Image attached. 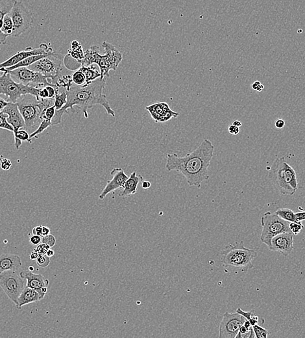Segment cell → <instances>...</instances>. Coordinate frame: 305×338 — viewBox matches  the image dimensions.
Masks as SVG:
<instances>
[{"mask_svg": "<svg viewBox=\"0 0 305 338\" xmlns=\"http://www.w3.org/2000/svg\"><path fill=\"white\" fill-rule=\"evenodd\" d=\"M62 57L54 51L48 56L28 66V68L42 74L47 79L51 80L50 81L52 82L59 77L60 72L62 70Z\"/></svg>", "mask_w": 305, "mask_h": 338, "instance_id": "obj_8", "label": "cell"}, {"mask_svg": "<svg viewBox=\"0 0 305 338\" xmlns=\"http://www.w3.org/2000/svg\"><path fill=\"white\" fill-rule=\"evenodd\" d=\"M110 175L113 176V179L107 181V185L99 195L100 200H103L107 195L116 189L123 188L129 177L122 168H114L111 171Z\"/></svg>", "mask_w": 305, "mask_h": 338, "instance_id": "obj_16", "label": "cell"}, {"mask_svg": "<svg viewBox=\"0 0 305 338\" xmlns=\"http://www.w3.org/2000/svg\"><path fill=\"white\" fill-rule=\"evenodd\" d=\"M50 228L42 226V236L48 235V234H50Z\"/></svg>", "mask_w": 305, "mask_h": 338, "instance_id": "obj_52", "label": "cell"}, {"mask_svg": "<svg viewBox=\"0 0 305 338\" xmlns=\"http://www.w3.org/2000/svg\"><path fill=\"white\" fill-rule=\"evenodd\" d=\"M50 258L46 255H39L36 259L37 264L42 268L48 267L50 265Z\"/></svg>", "mask_w": 305, "mask_h": 338, "instance_id": "obj_39", "label": "cell"}, {"mask_svg": "<svg viewBox=\"0 0 305 338\" xmlns=\"http://www.w3.org/2000/svg\"><path fill=\"white\" fill-rule=\"evenodd\" d=\"M243 325L244 327L246 328H247V329H249V328H251L252 327L251 323H250V322L248 321V319H246L245 322H244Z\"/></svg>", "mask_w": 305, "mask_h": 338, "instance_id": "obj_56", "label": "cell"}, {"mask_svg": "<svg viewBox=\"0 0 305 338\" xmlns=\"http://www.w3.org/2000/svg\"><path fill=\"white\" fill-rule=\"evenodd\" d=\"M67 95H66V91H63L60 94H57L54 102L56 110H60L67 103Z\"/></svg>", "mask_w": 305, "mask_h": 338, "instance_id": "obj_30", "label": "cell"}, {"mask_svg": "<svg viewBox=\"0 0 305 338\" xmlns=\"http://www.w3.org/2000/svg\"><path fill=\"white\" fill-rule=\"evenodd\" d=\"M105 84L106 79L102 80L99 78L89 85L77 86L74 84L69 89L66 90L67 103L60 110L56 111L52 120V126L60 124L64 113H68L69 109L74 111V106L81 109L86 119L89 118L88 109L95 105H101L107 114L113 117H116L114 111L111 108L110 103L107 100L106 95L103 93Z\"/></svg>", "mask_w": 305, "mask_h": 338, "instance_id": "obj_2", "label": "cell"}, {"mask_svg": "<svg viewBox=\"0 0 305 338\" xmlns=\"http://www.w3.org/2000/svg\"><path fill=\"white\" fill-rule=\"evenodd\" d=\"M294 249V234L291 232H284L275 236L271 241L269 250L279 252L285 257L290 255Z\"/></svg>", "mask_w": 305, "mask_h": 338, "instance_id": "obj_15", "label": "cell"}, {"mask_svg": "<svg viewBox=\"0 0 305 338\" xmlns=\"http://www.w3.org/2000/svg\"><path fill=\"white\" fill-rule=\"evenodd\" d=\"M42 300V298H41L40 294L36 290L26 286L23 289L20 296L18 298V302L16 306L18 309H21L23 306L33 303V302H39Z\"/></svg>", "mask_w": 305, "mask_h": 338, "instance_id": "obj_21", "label": "cell"}, {"mask_svg": "<svg viewBox=\"0 0 305 338\" xmlns=\"http://www.w3.org/2000/svg\"><path fill=\"white\" fill-rule=\"evenodd\" d=\"M38 88L30 85L17 83L8 72H3L0 76V95H5L9 102L17 103L23 95H31L40 99L38 95Z\"/></svg>", "mask_w": 305, "mask_h": 338, "instance_id": "obj_6", "label": "cell"}, {"mask_svg": "<svg viewBox=\"0 0 305 338\" xmlns=\"http://www.w3.org/2000/svg\"><path fill=\"white\" fill-rule=\"evenodd\" d=\"M39 255V254L38 253H37L36 251L33 252L30 255V259L31 260H33V261H36V259H37V258H38Z\"/></svg>", "mask_w": 305, "mask_h": 338, "instance_id": "obj_53", "label": "cell"}, {"mask_svg": "<svg viewBox=\"0 0 305 338\" xmlns=\"http://www.w3.org/2000/svg\"><path fill=\"white\" fill-rule=\"evenodd\" d=\"M214 146L209 139H204L196 149L183 157L177 154H168L166 169L177 172L184 176L190 186L200 189L203 181L209 180V168L214 156Z\"/></svg>", "mask_w": 305, "mask_h": 338, "instance_id": "obj_1", "label": "cell"}, {"mask_svg": "<svg viewBox=\"0 0 305 338\" xmlns=\"http://www.w3.org/2000/svg\"><path fill=\"white\" fill-rule=\"evenodd\" d=\"M55 99H40L35 96L23 95L17 101L19 112L24 119L25 130L28 132H35L40 124V117L44 109L54 105Z\"/></svg>", "mask_w": 305, "mask_h": 338, "instance_id": "obj_3", "label": "cell"}, {"mask_svg": "<svg viewBox=\"0 0 305 338\" xmlns=\"http://www.w3.org/2000/svg\"><path fill=\"white\" fill-rule=\"evenodd\" d=\"M254 333H255V338H267L269 335V331L267 329L262 327L259 325H254L253 327Z\"/></svg>", "mask_w": 305, "mask_h": 338, "instance_id": "obj_36", "label": "cell"}, {"mask_svg": "<svg viewBox=\"0 0 305 338\" xmlns=\"http://www.w3.org/2000/svg\"><path fill=\"white\" fill-rule=\"evenodd\" d=\"M11 76L13 80H17L19 83L25 85L33 86L35 87H45L52 85L53 84L42 74L33 71L28 67H19L12 70H3Z\"/></svg>", "mask_w": 305, "mask_h": 338, "instance_id": "obj_11", "label": "cell"}, {"mask_svg": "<svg viewBox=\"0 0 305 338\" xmlns=\"http://www.w3.org/2000/svg\"><path fill=\"white\" fill-rule=\"evenodd\" d=\"M228 132L232 136H237L240 133V128L231 124L228 127Z\"/></svg>", "mask_w": 305, "mask_h": 338, "instance_id": "obj_47", "label": "cell"}, {"mask_svg": "<svg viewBox=\"0 0 305 338\" xmlns=\"http://www.w3.org/2000/svg\"><path fill=\"white\" fill-rule=\"evenodd\" d=\"M9 15L14 25L11 36L19 37L28 30L33 24L32 13L25 7L23 0H17Z\"/></svg>", "mask_w": 305, "mask_h": 338, "instance_id": "obj_9", "label": "cell"}, {"mask_svg": "<svg viewBox=\"0 0 305 338\" xmlns=\"http://www.w3.org/2000/svg\"><path fill=\"white\" fill-rule=\"evenodd\" d=\"M29 270L31 271H33V270H34V267H33V266L29 267Z\"/></svg>", "mask_w": 305, "mask_h": 338, "instance_id": "obj_57", "label": "cell"}, {"mask_svg": "<svg viewBox=\"0 0 305 338\" xmlns=\"http://www.w3.org/2000/svg\"><path fill=\"white\" fill-rule=\"evenodd\" d=\"M251 88L257 92H262L265 89V86L259 81H256L251 84Z\"/></svg>", "mask_w": 305, "mask_h": 338, "instance_id": "obj_44", "label": "cell"}, {"mask_svg": "<svg viewBox=\"0 0 305 338\" xmlns=\"http://www.w3.org/2000/svg\"><path fill=\"white\" fill-rule=\"evenodd\" d=\"M101 55L99 54L98 46H92L84 52V58L81 61V66H89L93 64H98Z\"/></svg>", "mask_w": 305, "mask_h": 338, "instance_id": "obj_23", "label": "cell"}, {"mask_svg": "<svg viewBox=\"0 0 305 338\" xmlns=\"http://www.w3.org/2000/svg\"><path fill=\"white\" fill-rule=\"evenodd\" d=\"M246 319L241 314H230L226 312L223 316L219 329V338H234L239 332L240 328L243 325Z\"/></svg>", "mask_w": 305, "mask_h": 338, "instance_id": "obj_12", "label": "cell"}, {"mask_svg": "<svg viewBox=\"0 0 305 338\" xmlns=\"http://www.w3.org/2000/svg\"><path fill=\"white\" fill-rule=\"evenodd\" d=\"M143 180V177L141 175H138L136 171L133 172L125 182L122 191L119 196L128 197L136 194L138 185Z\"/></svg>", "mask_w": 305, "mask_h": 338, "instance_id": "obj_19", "label": "cell"}, {"mask_svg": "<svg viewBox=\"0 0 305 338\" xmlns=\"http://www.w3.org/2000/svg\"><path fill=\"white\" fill-rule=\"evenodd\" d=\"M68 54L72 58L75 59L81 63V61L84 58L83 47L77 40H73L71 44V50H69Z\"/></svg>", "mask_w": 305, "mask_h": 338, "instance_id": "obj_26", "label": "cell"}, {"mask_svg": "<svg viewBox=\"0 0 305 338\" xmlns=\"http://www.w3.org/2000/svg\"><path fill=\"white\" fill-rule=\"evenodd\" d=\"M52 52H54L53 49L51 47H49L46 44H45V43L40 44L38 48H37L27 47L24 50L16 53L11 58H9L5 61L1 62L0 63V68L11 67V66H15V64L19 63L21 60L28 58V57L36 56V55L46 54Z\"/></svg>", "mask_w": 305, "mask_h": 338, "instance_id": "obj_13", "label": "cell"}, {"mask_svg": "<svg viewBox=\"0 0 305 338\" xmlns=\"http://www.w3.org/2000/svg\"><path fill=\"white\" fill-rule=\"evenodd\" d=\"M11 166L12 163L9 159L4 158V159H1V161H0V167H1V169H3V171H9V170L11 169Z\"/></svg>", "mask_w": 305, "mask_h": 338, "instance_id": "obj_43", "label": "cell"}, {"mask_svg": "<svg viewBox=\"0 0 305 338\" xmlns=\"http://www.w3.org/2000/svg\"><path fill=\"white\" fill-rule=\"evenodd\" d=\"M232 124L236 127H238V128H240V127L242 126V123L240 122V120H234Z\"/></svg>", "mask_w": 305, "mask_h": 338, "instance_id": "obj_55", "label": "cell"}, {"mask_svg": "<svg viewBox=\"0 0 305 338\" xmlns=\"http://www.w3.org/2000/svg\"><path fill=\"white\" fill-rule=\"evenodd\" d=\"M21 278L27 281V287L36 290L40 294L41 298H44L48 292L50 281L45 278L42 275L35 274L31 271H22L19 273Z\"/></svg>", "mask_w": 305, "mask_h": 338, "instance_id": "obj_14", "label": "cell"}, {"mask_svg": "<svg viewBox=\"0 0 305 338\" xmlns=\"http://www.w3.org/2000/svg\"><path fill=\"white\" fill-rule=\"evenodd\" d=\"M54 255H55V251H54V250L50 249V250H49V251L48 252H47L46 255L48 256V257L51 258V257H54Z\"/></svg>", "mask_w": 305, "mask_h": 338, "instance_id": "obj_54", "label": "cell"}, {"mask_svg": "<svg viewBox=\"0 0 305 338\" xmlns=\"http://www.w3.org/2000/svg\"><path fill=\"white\" fill-rule=\"evenodd\" d=\"M64 62L66 67L71 70H78L81 66V64L75 59L72 58L69 54L64 58Z\"/></svg>", "mask_w": 305, "mask_h": 338, "instance_id": "obj_32", "label": "cell"}, {"mask_svg": "<svg viewBox=\"0 0 305 338\" xmlns=\"http://www.w3.org/2000/svg\"><path fill=\"white\" fill-rule=\"evenodd\" d=\"M84 74L86 78V85H89L93 83L95 80L101 78V73L95 68V66L92 64L89 66H81L79 68Z\"/></svg>", "mask_w": 305, "mask_h": 338, "instance_id": "obj_25", "label": "cell"}, {"mask_svg": "<svg viewBox=\"0 0 305 338\" xmlns=\"http://www.w3.org/2000/svg\"><path fill=\"white\" fill-rule=\"evenodd\" d=\"M102 47L105 50V54L111 64V70H116L122 60V54L115 48L114 46L108 42H103Z\"/></svg>", "mask_w": 305, "mask_h": 338, "instance_id": "obj_20", "label": "cell"}, {"mask_svg": "<svg viewBox=\"0 0 305 338\" xmlns=\"http://www.w3.org/2000/svg\"><path fill=\"white\" fill-rule=\"evenodd\" d=\"M269 177L279 193L292 196L298 189L296 171L287 163L285 157L277 158L271 166Z\"/></svg>", "mask_w": 305, "mask_h": 338, "instance_id": "obj_4", "label": "cell"}, {"mask_svg": "<svg viewBox=\"0 0 305 338\" xmlns=\"http://www.w3.org/2000/svg\"><path fill=\"white\" fill-rule=\"evenodd\" d=\"M25 279L17 271H6L0 275V287L10 300L17 305L18 298L25 287Z\"/></svg>", "mask_w": 305, "mask_h": 338, "instance_id": "obj_10", "label": "cell"}, {"mask_svg": "<svg viewBox=\"0 0 305 338\" xmlns=\"http://www.w3.org/2000/svg\"><path fill=\"white\" fill-rule=\"evenodd\" d=\"M146 109L149 111V113L151 114L152 120L155 121L156 122H158L160 117L164 113L167 112V111L171 109L168 103L166 102L154 103V104L146 107Z\"/></svg>", "mask_w": 305, "mask_h": 338, "instance_id": "obj_24", "label": "cell"}, {"mask_svg": "<svg viewBox=\"0 0 305 338\" xmlns=\"http://www.w3.org/2000/svg\"><path fill=\"white\" fill-rule=\"evenodd\" d=\"M33 235H36L42 237V226H36L32 230Z\"/></svg>", "mask_w": 305, "mask_h": 338, "instance_id": "obj_48", "label": "cell"}, {"mask_svg": "<svg viewBox=\"0 0 305 338\" xmlns=\"http://www.w3.org/2000/svg\"><path fill=\"white\" fill-rule=\"evenodd\" d=\"M50 249V246L42 243V244H39V245H37L36 249H35L34 251L38 253L39 255H46L47 252Z\"/></svg>", "mask_w": 305, "mask_h": 338, "instance_id": "obj_42", "label": "cell"}, {"mask_svg": "<svg viewBox=\"0 0 305 338\" xmlns=\"http://www.w3.org/2000/svg\"><path fill=\"white\" fill-rule=\"evenodd\" d=\"M56 108L54 105H53V106L48 107V108L44 109V111H42V115H41V120H44V119H46V120L52 121L55 115H56Z\"/></svg>", "mask_w": 305, "mask_h": 338, "instance_id": "obj_35", "label": "cell"}, {"mask_svg": "<svg viewBox=\"0 0 305 338\" xmlns=\"http://www.w3.org/2000/svg\"><path fill=\"white\" fill-rule=\"evenodd\" d=\"M304 228V224L301 221L289 222V228H290L291 232L295 236L298 235Z\"/></svg>", "mask_w": 305, "mask_h": 338, "instance_id": "obj_38", "label": "cell"}, {"mask_svg": "<svg viewBox=\"0 0 305 338\" xmlns=\"http://www.w3.org/2000/svg\"><path fill=\"white\" fill-rule=\"evenodd\" d=\"M236 312L241 314L246 319H248V321L250 322V323H251L252 327H253L254 325H257L258 323H259V317L256 316L255 313L253 312H245L242 310L241 308H238V309L236 310Z\"/></svg>", "mask_w": 305, "mask_h": 338, "instance_id": "obj_31", "label": "cell"}, {"mask_svg": "<svg viewBox=\"0 0 305 338\" xmlns=\"http://www.w3.org/2000/svg\"><path fill=\"white\" fill-rule=\"evenodd\" d=\"M8 115L3 112H0V128L14 132L13 127L7 122Z\"/></svg>", "mask_w": 305, "mask_h": 338, "instance_id": "obj_37", "label": "cell"}, {"mask_svg": "<svg viewBox=\"0 0 305 338\" xmlns=\"http://www.w3.org/2000/svg\"><path fill=\"white\" fill-rule=\"evenodd\" d=\"M263 226L261 240L270 249L271 239L275 236L284 232H291L289 228V222L283 220L275 213L266 212L261 218Z\"/></svg>", "mask_w": 305, "mask_h": 338, "instance_id": "obj_7", "label": "cell"}, {"mask_svg": "<svg viewBox=\"0 0 305 338\" xmlns=\"http://www.w3.org/2000/svg\"><path fill=\"white\" fill-rule=\"evenodd\" d=\"M255 333H254L253 327L250 328L248 331L244 335H242L238 336L236 338H255Z\"/></svg>", "mask_w": 305, "mask_h": 338, "instance_id": "obj_46", "label": "cell"}, {"mask_svg": "<svg viewBox=\"0 0 305 338\" xmlns=\"http://www.w3.org/2000/svg\"><path fill=\"white\" fill-rule=\"evenodd\" d=\"M275 126L277 128L282 129L285 126V121L283 119H277L275 123Z\"/></svg>", "mask_w": 305, "mask_h": 338, "instance_id": "obj_49", "label": "cell"}, {"mask_svg": "<svg viewBox=\"0 0 305 338\" xmlns=\"http://www.w3.org/2000/svg\"><path fill=\"white\" fill-rule=\"evenodd\" d=\"M29 136L30 135L29 134V132L26 130H23V129H20L17 132H14L15 148L19 150L20 148L21 144H22V141L31 142Z\"/></svg>", "mask_w": 305, "mask_h": 338, "instance_id": "obj_27", "label": "cell"}, {"mask_svg": "<svg viewBox=\"0 0 305 338\" xmlns=\"http://www.w3.org/2000/svg\"><path fill=\"white\" fill-rule=\"evenodd\" d=\"M141 183L142 189H149L152 185V183L150 181L143 180Z\"/></svg>", "mask_w": 305, "mask_h": 338, "instance_id": "obj_51", "label": "cell"}, {"mask_svg": "<svg viewBox=\"0 0 305 338\" xmlns=\"http://www.w3.org/2000/svg\"><path fill=\"white\" fill-rule=\"evenodd\" d=\"M13 29L14 25L13 20H12L11 17H10V15L8 14V15H6L5 17H4L3 26L1 27V31L3 34L9 37L13 33Z\"/></svg>", "mask_w": 305, "mask_h": 338, "instance_id": "obj_29", "label": "cell"}, {"mask_svg": "<svg viewBox=\"0 0 305 338\" xmlns=\"http://www.w3.org/2000/svg\"><path fill=\"white\" fill-rule=\"evenodd\" d=\"M29 242H30L31 245L37 246L42 242V237L38 236L33 235L30 238V239H29Z\"/></svg>", "mask_w": 305, "mask_h": 338, "instance_id": "obj_45", "label": "cell"}, {"mask_svg": "<svg viewBox=\"0 0 305 338\" xmlns=\"http://www.w3.org/2000/svg\"><path fill=\"white\" fill-rule=\"evenodd\" d=\"M275 213L283 220L289 222L298 221L297 220L296 214L290 209L280 208Z\"/></svg>", "mask_w": 305, "mask_h": 338, "instance_id": "obj_28", "label": "cell"}, {"mask_svg": "<svg viewBox=\"0 0 305 338\" xmlns=\"http://www.w3.org/2000/svg\"><path fill=\"white\" fill-rule=\"evenodd\" d=\"M42 243L46 244L50 246L51 248L54 247L56 243V239L52 234H48V235L44 236L42 237Z\"/></svg>", "mask_w": 305, "mask_h": 338, "instance_id": "obj_41", "label": "cell"}, {"mask_svg": "<svg viewBox=\"0 0 305 338\" xmlns=\"http://www.w3.org/2000/svg\"><path fill=\"white\" fill-rule=\"evenodd\" d=\"M16 1L17 0H0V44L7 43L8 36L2 33L1 29L3 26L4 17L9 14Z\"/></svg>", "mask_w": 305, "mask_h": 338, "instance_id": "obj_22", "label": "cell"}, {"mask_svg": "<svg viewBox=\"0 0 305 338\" xmlns=\"http://www.w3.org/2000/svg\"><path fill=\"white\" fill-rule=\"evenodd\" d=\"M52 126V121L44 119V120H42V122H41L40 124L39 125L38 128H37L35 132L31 133L30 136H29V138H30L31 139V138H35V137L38 136V134H42L45 130H46L49 127Z\"/></svg>", "mask_w": 305, "mask_h": 338, "instance_id": "obj_34", "label": "cell"}, {"mask_svg": "<svg viewBox=\"0 0 305 338\" xmlns=\"http://www.w3.org/2000/svg\"><path fill=\"white\" fill-rule=\"evenodd\" d=\"M2 112L8 115L7 120L13 127V133L17 132L21 128H25V120L19 112L17 103L9 102L7 105L4 107Z\"/></svg>", "mask_w": 305, "mask_h": 338, "instance_id": "obj_17", "label": "cell"}, {"mask_svg": "<svg viewBox=\"0 0 305 338\" xmlns=\"http://www.w3.org/2000/svg\"><path fill=\"white\" fill-rule=\"evenodd\" d=\"M222 263L224 266L240 269L243 272L253 268L252 261L257 257V252L248 249L243 241L236 242L234 245L229 244L221 253Z\"/></svg>", "mask_w": 305, "mask_h": 338, "instance_id": "obj_5", "label": "cell"}, {"mask_svg": "<svg viewBox=\"0 0 305 338\" xmlns=\"http://www.w3.org/2000/svg\"><path fill=\"white\" fill-rule=\"evenodd\" d=\"M296 216L298 221H304L305 220V212L296 213Z\"/></svg>", "mask_w": 305, "mask_h": 338, "instance_id": "obj_50", "label": "cell"}, {"mask_svg": "<svg viewBox=\"0 0 305 338\" xmlns=\"http://www.w3.org/2000/svg\"><path fill=\"white\" fill-rule=\"evenodd\" d=\"M71 76L72 81H73L74 85L77 86H85V76L81 70L79 69L76 70Z\"/></svg>", "mask_w": 305, "mask_h": 338, "instance_id": "obj_33", "label": "cell"}, {"mask_svg": "<svg viewBox=\"0 0 305 338\" xmlns=\"http://www.w3.org/2000/svg\"><path fill=\"white\" fill-rule=\"evenodd\" d=\"M22 265L19 255L3 254L0 256V275L6 271H17Z\"/></svg>", "mask_w": 305, "mask_h": 338, "instance_id": "obj_18", "label": "cell"}, {"mask_svg": "<svg viewBox=\"0 0 305 338\" xmlns=\"http://www.w3.org/2000/svg\"><path fill=\"white\" fill-rule=\"evenodd\" d=\"M179 115V113L175 112V111H172V109H170V110L167 111V112H166L165 113H164V114L160 117L158 122H166V121L170 120V119L172 118H177Z\"/></svg>", "mask_w": 305, "mask_h": 338, "instance_id": "obj_40", "label": "cell"}]
</instances>
